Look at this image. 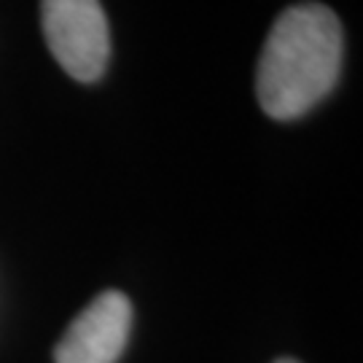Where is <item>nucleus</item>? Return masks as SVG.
<instances>
[{"label": "nucleus", "mask_w": 363, "mask_h": 363, "mask_svg": "<svg viewBox=\"0 0 363 363\" xmlns=\"http://www.w3.org/2000/svg\"><path fill=\"white\" fill-rule=\"evenodd\" d=\"M132 331V304L121 291H105L91 298L62 334L57 363H116Z\"/></svg>", "instance_id": "nucleus-3"}, {"label": "nucleus", "mask_w": 363, "mask_h": 363, "mask_svg": "<svg viewBox=\"0 0 363 363\" xmlns=\"http://www.w3.org/2000/svg\"><path fill=\"white\" fill-rule=\"evenodd\" d=\"M43 38L70 78L91 84L111 60V30L100 0H40Z\"/></svg>", "instance_id": "nucleus-2"}, {"label": "nucleus", "mask_w": 363, "mask_h": 363, "mask_svg": "<svg viewBox=\"0 0 363 363\" xmlns=\"http://www.w3.org/2000/svg\"><path fill=\"white\" fill-rule=\"evenodd\" d=\"M274 363H298V361H294V358H280V361H274Z\"/></svg>", "instance_id": "nucleus-4"}, {"label": "nucleus", "mask_w": 363, "mask_h": 363, "mask_svg": "<svg viewBox=\"0 0 363 363\" xmlns=\"http://www.w3.org/2000/svg\"><path fill=\"white\" fill-rule=\"evenodd\" d=\"M342 25L320 3H298L277 16L261 49L256 94L277 121L304 116L334 89L342 67Z\"/></svg>", "instance_id": "nucleus-1"}]
</instances>
